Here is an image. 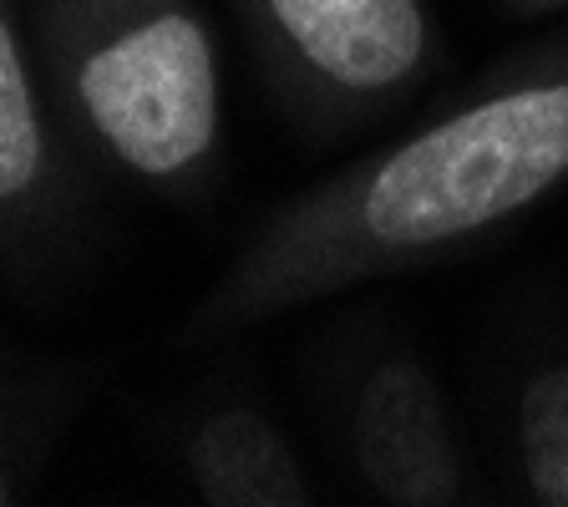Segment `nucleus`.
Returning a JSON list of instances; mask_svg holds the SVG:
<instances>
[{"label":"nucleus","instance_id":"1","mask_svg":"<svg viewBox=\"0 0 568 507\" xmlns=\"http://www.w3.org/2000/svg\"><path fill=\"white\" fill-rule=\"evenodd\" d=\"M568 189V36L274 209L189 315V341L473 254Z\"/></svg>","mask_w":568,"mask_h":507},{"label":"nucleus","instance_id":"9","mask_svg":"<svg viewBox=\"0 0 568 507\" xmlns=\"http://www.w3.org/2000/svg\"><path fill=\"white\" fill-rule=\"evenodd\" d=\"M503 11H513V16H548V11H568V0H503Z\"/></svg>","mask_w":568,"mask_h":507},{"label":"nucleus","instance_id":"2","mask_svg":"<svg viewBox=\"0 0 568 507\" xmlns=\"http://www.w3.org/2000/svg\"><path fill=\"white\" fill-rule=\"evenodd\" d=\"M31 51L77 153L153 199L224 178V77L199 0H26Z\"/></svg>","mask_w":568,"mask_h":507},{"label":"nucleus","instance_id":"7","mask_svg":"<svg viewBox=\"0 0 568 507\" xmlns=\"http://www.w3.org/2000/svg\"><path fill=\"white\" fill-rule=\"evenodd\" d=\"M82 412L77 371H6L0 376V507L36 493L57 442Z\"/></svg>","mask_w":568,"mask_h":507},{"label":"nucleus","instance_id":"3","mask_svg":"<svg viewBox=\"0 0 568 507\" xmlns=\"http://www.w3.org/2000/svg\"><path fill=\"white\" fill-rule=\"evenodd\" d=\"M264 92L315 142L390 118L442 61L426 0H229Z\"/></svg>","mask_w":568,"mask_h":507},{"label":"nucleus","instance_id":"6","mask_svg":"<svg viewBox=\"0 0 568 507\" xmlns=\"http://www.w3.org/2000/svg\"><path fill=\"white\" fill-rule=\"evenodd\" d=\"M183 473L209 507H310V477L300 447L254 402H224L183 432Z\"/></svg>","mask_w":568,"mask_h":507},{"label":"nucleus","instance_id":"5","mask_svg":"<svg viewBox=\"0 0 568 507\" xmlns=\"http://www.w3.org/2000/svg\"><path fill=\"white\" fill-rule=\"evenodd\" d=\"M351 467L390 507L473 503V462L452 426L447 396L412 345H381L345 406Z\"/></svg>","mask_w":568,"mask_h":507},{"label":"nucleus","instance_id":"8","mask_svg":"<svg viewBox=\"0 0 568 507\" xmlns=\"http://www.w3.org/2000/svg\"><path fill=\"white\" fill-rule=\"evenodd\" d=\"M513 467L538 507H568V355L532 361L513 391Z\"/></svg>","mask_w":568,"mask_h":507},{"label":"nucleus","instance_id":"4","mask_svg":"<svg viewBox=\"0 0 568 507\" xmlns=\"http://www.w3.org/2000/svg\"><path fill=\"white\" fill-rule=\"evenodd\" d=\"M87 168L41 82L26 0H0V270H41L71 244Z\"/></svg>","mask_w":568,"mask_h":507}]
</instances>
